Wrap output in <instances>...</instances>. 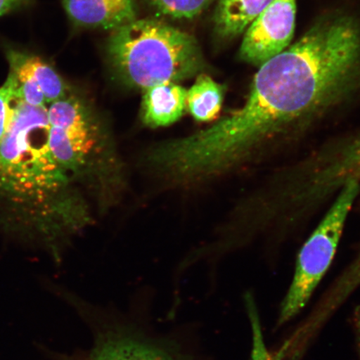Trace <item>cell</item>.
Returning a JSON list of instances; mask_svg holds the SVG:
<instances>
[{
  "label": "cell",
  "instance_id": "obj_1",
  "mask_svg": "<svg viewBox=\"0 0 360 360\" xmlns=\"http://www.w3.org/2000/svg\"><path fill=\"white\" fill-rule=\"evenodd\" d=\"M360 91V22L338 13L260 66L246 101L210 127L216 150L244 166Z\"/></svg>",
  "mask_w": 360,
  "mask_h": 360
},
{
  "label": "cell",
  "instance_id": "obj_2",
  "mask_svg": "<svg viewBox=\"0 0 360 360\" xmlns=\"http://www.w3.org/2000/svg\"><path fill=\"white\" fill-rule=\"evenodd\" d=\"M107 55L121 82L142 90L191 79L205 66L195 37L153 19H136L112 31Z\"/></svg>",
  "mask_w": 360,
  "mask_h": 360
},
{
  "label": "cell",
  "instance_id": "obj_3",
  "mask_svg": "<svg viewBox=\"0 0 360 360\" xmlns=\"http://www.w3.org/2000/svg\"><path fill=\"white\" fill-rule=\"evenodd\" d=\"M49 147L56 163L108 198L120 190L122 174L114 141L93 108L75 94L48 108Z\"/></svg>",
  "mask_w": 360,
  "mask_h": 360
},
{
  "label": "cell",
  "instance_id": "obj_4",
  "mask_svg": "<svg viewBox=\"0 0 360 360\" xmlns=\"http://www.w3.org/2000/svg\"><path fill=\"white\" fill-rule=\"evenodd\" d=\"M46 106L15 97L8 127L0 142V190L15 197L42 200L69 184L49 147Z\"/></svg>",
  "mask_w": 360,
  "mask_h": 360
},
{
  "label": "cell",
  "instance_id": "obj_5",
  "mask_svg": "<svg viewBox=\"0 0 360 360\" xmlns=\"http://www.w3.org/2000/svg\"><path fill=\"white\" fill-rule=\"evenodd\" d=\"M280 180L274 188L278 205L300 218L348 183H359L360 133L321 148Z\"/></svg>",
  "mask_w": 360,
  "mask_h": 360
},
{
  "label": "cell",
  "instance_id": "obj_6",
  "mask_svg": "<svg viewBox=\"0 0 360 360\" xmlns=\"http://www.w3.org/2000/svg\"><path fill=\"white\" fill-rule=\"evenodd\" d=\"M92 336L91 347L76 360H200L172 337L160 335L118 315L66 295Z\"/></svg>",
  "mask_w": 360,
  "mask_h": 360
},
{
  "label": "cell",
  "instance_id": "obj_7",
  "mask_svg": "<svg viewBox=\"0 0 360 360\" xmlns=\"http://www.w3.org/2000/svg\"><path fill=\"white\" fill-rule=\"evenodd\" d=\"M359 191V182H349L342 188L325 218L301 249L294 278L281 304L278 326L289 322L304 308L330 268Z\"/></svg>",
  "mask_w": 360,
  "mask_h": 360
},
{
  "label": "cell",
  "instance_id": "obj_8",
  "mask_svg": "<svg viewBox=\"0 0 360 360\" xmlns=\"http://www.w3.org/2000/svg\"><path fill=\"white\" fill-rule=\"evenodd\" d=\"M296 0H274L248 27L240 57L261 66L289 46L295 28Z\"/></svg>",
  "mask_w": 360,
  "mask_h": 360
},
{
  "label": "cell",
  "instance_id": "obj_9",
  "mask_svg": "<svg viewBox=\"0 0 360 360\" xmlns=\"http://www.w3.org/2000/svg\"><path fill=\"white\" fill-rule=\"evenodd\" d=\"M70 20L88 29L114 31L136 20L135 0H62Z\"/></svg>",
  "mask_w": 360,
  "mask_h": 360
},
{
  "label": "cell",
  "instance_id": "obj_10",
  "mask_svg": "<svg viewBox=\"0 0 360 360\" xmlns=\"http://www.w3.org/2000/svg\"><path fill=\"white\" fill-rule=\"evenodd\" d=\"M143 91L142 120L148 127L172 124L187 109V90L178 83H162Z\"/></svg>",
  "mask_w": 360,
  "mask_h": 360
},
{
  "label": "cell",
  "instance_id": "obj_11",
  "mask_svg": "<svg viewBox=\"0 0 360 360\" xmlns=\"http://www.w3.org/2000/svg\"><path fill=\"white\" fill-rule=\"evenodd\" d=\"M274 0H219L214 11L215 33L231 39L245 31Z\"/></svg>",
  "mask_w": 360,
  "mask_h": 360
},
{
  "label": "cell",
  "instance_id": "obj_12",
  "mask_svg": "<svg viewBox=\"0 0 360 360\" xmlns=\"http://www.w3.org/2000/svg\"><path fill=\"white\" fill-rule=\"evenodd\" d=\"M225 88L205 74L198 75L195 84L187 90V108L199 122L215 120L222 109Z\"/></svg>",
  "mask_w": 360,
  "mask_h": 360
},
{
  "label": "cell",
  "instance_id": "obj_13",
  "mask_svg": "<svg viewBox=\"0 0 360 360\" xmlns=\"http://www.w3.org/2000/svg\"><path fill=\"white\" fill-rule=\"evenodd\" d=\"M8 58L11 65L20 68L32 76L41 89L47 103L60 100L70 94L64 79L39 58L11 51L8 53Z\"/></svg>",
  "mask_w": 360,
  "mask_h": 360
},
{
  "label": "cell",
  "instance_id": "obj_14",
  "mask_svg": "<svg viewBox=\"0 0 360 360\" xmlns=\"http://www.w3.org/2000/svg\"><path fill=\"white\" fill-rule=\"evenodd\" d=\"M160 15L179 20H191L204 12L214 0H146Z\"/></svg>",
  "mask_w": 360,
  "mask_h": 360
},
{
  "label": "cell",
  "instance_id": "obj_15",
  "mask_svg": "<svg viewBox=\"0 0 360 360\" xmlns=\"http://www.w3.org/2000/svg\"><path fill=\"white\" fill-rule=\"evenodd\" d=\"M245 302L252 330L250 360H274L264 343L259 311L253 296L247 294Z\"/></svg>",
  "mask_w": 360,
  "mask_h": 360
},
{
  "label": "cell",
  "instance_id": "obj_16",
  "mask_svg": "<svg viewBox=\"0 0 360 360\" xmlns=\"http://www.w3.org/2000/svg\"><path fill=\"white\" fill-rule=\"evenodd\" d=\"M18 86L19 80L11 70L6 82L0 87V142L6 135L10 124L12 105L15 98Z\"/></svg>",
  "mask_w": 360,
  "mask_h": 360
},
{
  "label": "cell",
  "instance_id": "obj_17",
  "mask_svg": "<svg viewBox=\"0 0 360 360\" xmlns=\"http://www.w3.org/2000/svg\"><path fill=\"white\" fill-rule=\"evenodd\" d=\"M31 0H0V16L28 4Z\"/></svg>",
  "mask_w": 360,
  "mask_h": 360
},
{
  "label": "cell",
  "instance_id": "obj_18",
  "mask_svg": "<svg viewBox=\"0 0 360 360\" xmlns=\"http://www.w3.org/2000/svg\"><path fill=\"white\" fill-rule=\"evenodd\" d=\"M346 281L349 283L360 282V254L352 266L349 268L346 274Z\"/></svg>",
  "mask_w": 360,
  "mask_h": 360
},
{
  "label": "cell",
  "instance_id": "obj_19",
  "mask_svg": "<svg viewBox=\"0 0 360 360\" xmlns=\"http://www.w3.org/2000/svg\"><path fill=\"white\" fill-rule=\"evenodd\" d=\"M354 322H355V327H356V330H357L359 349V354H360V309H358L356 310V312H355Z\"/></svg>",
  "mask_w": 360,
  "mask_h": 360
}]
</instances>
